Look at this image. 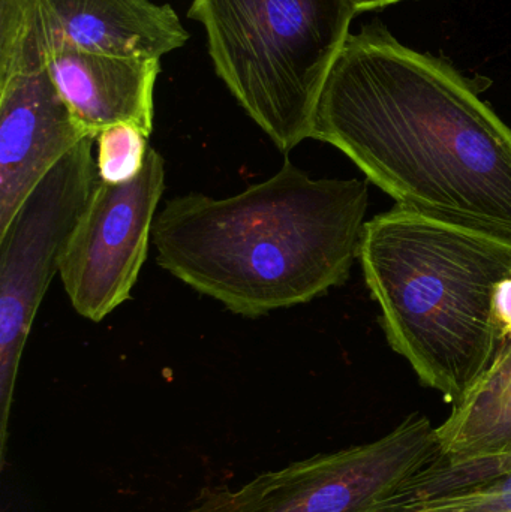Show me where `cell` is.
Instances as JSON below:
<instances>
[{"mask_svg": "<svg viewBox=\"0 0 511 512\" xmlns=\"http://www.w3.org/2000/svg\"><path fill=\"white\" fill-rule=\"evenodd\" d=\"M311 138L402 209L511 242V128L455 66L374 21L324 81Z\"/></svg>", "mask_w": 511, "mask_h": 512, "instance_id": "6da1fadb", "label": "cell"}, {"mask_svg": "<svg viewBox=\"0 0 511 512\" xmlns=\"http://www.w3.org/2000/svg\"><path fill=\"white\" fill-rule=\"evenodd\" d=\"M368 185L278 173L227 198H171L156 215V262L230 312L258 318L342 285L359 258Z\"/></svg>", "mask_w": 511, "mask_h": 512, "instance_id": "7a4b0ae2", "label": "cell"}, {"mask_svg": "<svg viewBox=\"0 0 511 512\" xmlns=\"http://www.w3.org/2000/svg\"><path fill=\"white\" fill-rule=\"evenodd\" d=\"M359 258L392 348L458 403L503 342L494 294L511 276V242L396 206L366 222Z\"/></svg>", "mask_w": 511, "mask_h": 512, "instance_id": "3957f363", "label": "cell"}, {"mask_svg": "<svg viewBox=\"0 0 511 512\" xmlns=\"http://www.w3.org/2000/svg\"><path fill=\"white\" fill-rule=\"evenodd\" d=\"M348 0H192L216 75L282 153L311 138L324 81L350 36Z\"/></svg>", "mask_w": 511, "mask_h": 512, "instance_id": "277c9868", "label": "cell"}, {"mask_svg": "<svg viewBox=\"0 0 511 512\" xmlns=\"http://www.w3.org/2000/svg\"><path fill=\"white\" fill-rule=\"evenodd\" d=\"M440 456L431 420L411 414L375 441L263 472L239 487H204L180 512H419L420 486Z\"/></svg>", "mask_w": 511, "mask_h": 512, "instance_id": "5b68a950", "label": "cell"}, {"mask_svg": "<svg viewBox=\"0 0 511 512\" xmlns=\"http://www.w3.org/2000/svg\"><path fill=\"white\" fill-rule=\"evenodd\" d=\"M96 137L63 156L0 234V444L5 456L9 414L21 355L42 298L99 183Z\"/></svg>", "mask_w": 511, "mask_h": 512, "instance_id": "8992f818", "label": "cell"}, {"mask_svg": "<svg viewBox=\"0 0 511 512\" xmlns=\"http://www.w3.org/2000/svg\"><path fill=\"white\" fill-rule=\"evenodd\" d=\"M164 189L165 161L153 147L131 182L99 180L59 265L69 303L84 319L101 322L131 300Z\"/></svg>", "mask_w": 511, "mask_h": 512, "instance_id": "52a82bcc", "label": "cell"}, {"mask_svg": "<svg viewBox=\"0 0 511 512\" xmlns=\"http://www.w3.org/2000/svg\"><path fill=\"white\" fill-rule=\"evenodd\" d=\"M188 39L171 5L150 0H29L9 75L44 68L45 59L63 48L162 59Z\"/></svg>", "mask_w": 511, "mask_h": 512, "instance_id": "ba28073f", "label": "cell"}, {"mask_svg": "<svg viewBox=\"0 0 511 512\" xmlns=\"http://www.w3.org/2000/svg\"><path fill=\"white\" fill-rule=\"evenodd\" d=\"M89 135L45 66L0 81V234L48 171Z\"/></svg>", "mask_w": 511, "mask_h": 512, "instance_id": "9c48e42d", "label": "cell"}, {"mask_svg": "<svg viewBox=\"0 0 511 512\" xmlns=\"http://www.w3.org/2000/svg\"><path fill=\"white\" fill-rule=\"evenodd\" d=\"M440 459L425 484L465 483L511 471V340L482 378L435 427Z\"/></svg>", "mask_w": 511, "mask_h": 512, "instance_id": "30bf717a", "label": "cell"}, {"mask_svg": "<svg viewBox=\"0 0 511 512\" xmlns=\"http://www.w3.org/2000/svg\"><path fill=\"white\" fill-rule=\"evenodd\" d=\"M44 66L75 119L93 137L119 123L152 134L161 59L63 48L51 53Z\"/></svg>", "mask_w": 511, "mask_h": 512, "instance_id": "8fae6325", "label": "cell"}, {"mask_svg": "<svg viewBox=\"0 0 511 512\" xmlns=\"http://www.w3.org/2000/svg\"><path fill=\"white\" fill-rule=\"evenodd\" d=\"M419 512H511V471L465 483L422 486Z\"/></svg>", "mask_w": 511, "mask_h": 512, "instance_id": "7c38bea8", "label": "cell"}, {"mask_svg": "<svg viewBox=\"0 0 511 512\" xmlns=\"http://www.w3.org/2000/svg\"><path fill=\"white\" fill-rule=\"evenodd\" d=\"M147 137L131 123L105 128L96 137V165L101 182L110 185L131 182L143 170L149 150Z\"/></svg>", "mask_w": 511, "mask_h": 512, "instance_id": "4fadbf2b", "label": "cell"}, {"mask_svg": "<svg viewBox=\"0 0 511 512\" xmlns=\"http://www.w3.org/2000/svg\"><path fill=\"white\" fill-rule=\"evenodd\" d=\"M29 0H0V80L8 77L17 56Z\"/></svg>", "mask_w": 511, "mask_h": 512, "instance_id": "5bb4252c", "label": "cell"}, {"mask_svg": "<svg viewBox=\"0 0 511 512\" xmlns=\"http://www.w3.org/2000/svg\"><path fill=\"white\" fill-rule=\"evenodd\" d=\"M494 316L503 340H511V276L498 283L495 289Z\"/></svg>", "mask_w": 511, "mask_h": 512, "instance_id": "9a60e30c", "label": "cell"}, {"mask_svg": "<svg viewBox=\"0 0 511 512\" xmlns=\"http://www.w3.org/2000/svg\"><path fill=\"white\" fill-rule=\"evenodd\" d=\"M351 8L354 9L356 14L366 11H374V9H383L386 6L395 5L398 2H404V0H348Z\"/></svg>", "mask_w": 511, "mask_h": 512, "instance_id": "2e32d148", "label": "cell"}]
</instances>
